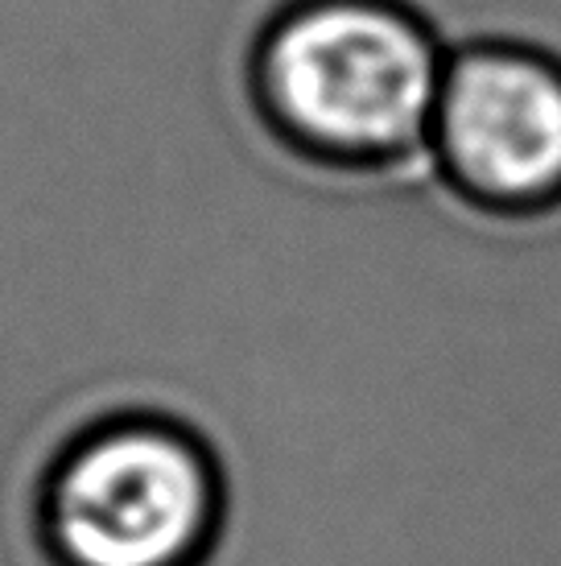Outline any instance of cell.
<instances>
[{"mask_svg": "<svg viewBox=\"0 0 561 566\" xmlns=\"http://www.w3.org/2000/svg\"><path fill=\"white\" fill-rule=\"evenodd\" d=\"M425 170L491 220H541L561 207V59L487 33L451 46Z\"/></svg>", "mask_w": 561, "mask_h": 566, "instance_id": "3957f363", "label": "cell"}, {"mask_svg": "<svg viewBox=\"0 0 561 566\" xmlns=\"http://www.w3.org/2000/svg\"><path fill=\"white\" fill-rule=\"evenodd\" d=\"M30 521L50 566H207L227 530V472L182 418L120 409L66 434Z\"/></svg>", "mask_w": 561, "mask_h": 566, "instance_id": "7a4b0ae2", "label": "cell"}, {"mask_svg": "<svg viewBox=\"0 0 561 566\" xmlns=\"http://www.w3.org/2000/svg\"><path fill=\"white\" fill-rule=\"evenodd\" d=\"M451 46L413 0H285L248 50V95L294 158L339 174L425 166Z\"/></svg>", "mask_w": 561, "mask_h": 566, "instance_id": "6da1fadb", "label": "cell"}]
</instances>
